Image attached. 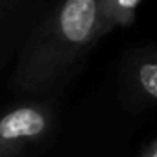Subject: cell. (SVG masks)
<instances>
[{"mask_svg":"<svg viewBox=\"0 0 157 157\" xmlns=\"http://www.w3.org/2000/svg\"><path fill=\"white\" fill-rule=\"evenodd\" d=\"M102 37L96 0H59L21 43L11 89L32 98L52 96Z\"/></svg>","mask_w":157,"mask_h":157,"instance_id":"cell-1","label":"cell"},{"mask_svg":"<svg viewBox=\"0 0 157 157\" xmlns=\"http://www.w3.org/2000/svg\"><path fill=\"white\" fill-rule=\"evenodd\" d=\"M139 157H157V142H155V140H150V142L142 148V151H140Z\"/></svg>","mask_w":157,"mask_h":157,"instance_id":"cell-6","label":"cell"},{"mask_svg":"<svg viewBox=\"0 0 157 157\" xmlns=\"http://www.w3.org/2000/svg\"><path fill=\"white\" fill-rule=\"evenodd\" d=\"M122 102L137 111L151 109L157 100V54L153 46L128 52L120 65Z\"/></svg>","mask_w":157,"mask_h":157,"instance_id":"cell-3","label":"cell"},{"mask_svg":"<svg viewBox=\"0 0 157 157\" xmlns=\"http://www.w3.org/2000/svg\"><path fill=\"white\" fill-rule=\"evenodd\" d=\"M41 13L39 0H0V70L13 63L21 43Z\"/></svg>","mask_w":157,"mask_h":157,"instance_id":"cell-4","label":"cell"},{"mask_svg":"<svg viewBox=\"0 0 157 157\" xmlns=\"http://www.w3.org/2000/svg\"><path fill=\"white\" fill-rule=\"evenodd\" d=\"M140 0H96V13L102 35L115 28H129L135 22Z\"/></svg>","mask_w":157,"mask_h":157,"instance_id":"cell-5","label":"cell"},{"mask_svg":"<svg viewBox=\"0 0 157 157\" xmlns=\"http://www.w3.org/2000/svg\"><path fill=\"white\" fill-rule=\"evenodd\" d=\"M56 131V109L44 98L19 102L0 113V157L39 150Z\"/></svg>","mask_w":157,"mask_h":157,"instance_id":"cell-2","label":"cell"}]
</instances>
